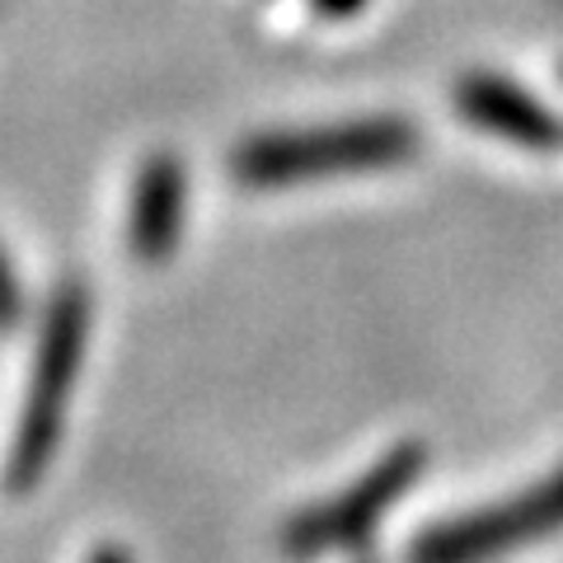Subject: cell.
I'll list each match as a JSON object with an SVG mask.
<instances>
[{
	"mask_svg": "<svg viewBox=\"0 0 563 563\" xmlns=\"http://www.w3.org/2000/svg\"><path fill=\"white\" fill-rule=\"evenodd\" d=\"M418 151V132L399 118H352L329 128H296L250 136L235 151V179L250 188H291L333 174L395 169Z\"/></svg>",
	"mask_w": 563,
	"mask_h": 563,
	"instance_id": "6da1fadb",
	"label": "cell"
},
{
	"mask_svg": "<svg viewBox=\"0 0 563 563\" xmlns=\"http://www.w3.org/2000/svg\"><path fill=\"white\" fill-rule=\"evenodd\" d=\"M85 343H90V301H85V287H62L47 306L43 339H38V352H33L20 428H14V451L5 465L10 493H33L47 474L52 455H57L66 399L76 390Z\"/></svg>",
	"mask_w": 563,
	"mask_h": 563,
	"instance_id": "7a4b0ae2",
	"label": "cell"
},
{
	"mask_svg": "<svg viewBox=\"0 0 563 563\" xmlns=\"http://www.w3.org/2000/svg\"><path fill=\"white\" fill-rule=\"evenodd\" d=\"M422 465H428V446L422 442L395 446L376 470H366L347 493L324 498V503H314L310 512L291 517L287 531H282L287 554H324V550H352V544H362L366 536L376 531V521L413 488Z\"/></svg>",
	"mask_w": 563,
	"mask_h": 563,
	"instance_id": "3957f363",
	"label": "cell"
},
{
	"mask_svg": "<svg viewBox=\"0 0 563 563\" xmlns=\"http://www.w3.org/2000/svg\"><path fill=\"white\" fill-rule=\"evenodd\" d=\"M563 526V474L531 493H517L498 507L470 512L461 521H446L418 540L413 563H479L488 554L517 550L526 540H540Z\"/></svg>",
	"mask_w": 563,
	"mask_h": 563,
	"instance_id": "277c9868",
	"label": "cell"
},
{
	"mask_svg": "<svg viewBox=\"0 0 563 563\" xmlns=\"http://www.w3.org/2000/svg\"><path fill=\"white\" fill-rule=\"evenodd\" d=\"M184 207H188V174L179 155L155 151L141 161L128 207V240L141 263H165L179 250L184 235Z\"/></svg>",
	"mask_w": 563,
	"mask_h": 563,
	"instance_id": "5b68a950",
	"label": "cell"
},
{
	"mask_svg": "<svg viewBox=\"0 0 563 563\" xmlns=\"http://www.w3.org/2000/svg\"><path fill=\"white\" fill-rule=\"evenodd\" d=\"M455 109H461L470 128H479L498 141H512V146H531V151L559 146V122L521 85L493 76V70H470L455 85Z\"/></svg>",
	"mask_w": 563,
	"mask_h": 563,
	"instance_id": "8992f818",
	"label": "cell"
},
{
	"mask_svg": "<svg viewBox=\"0 0 563 563\" xmlns=\"http://www.w3.org/2000/svg\"><path fill=\"white\" fill-rule=\"evenodd\" d=\"M310 5H314V14H320V20H357V14L366 10V5H372V0H310Z\"/></svg>",
	"mask_w": 563,
	"mask_h": 563,
	"instance_id": "52a82bcc",
	"label": "cell"
},
{
	"mask_svg": "<svg viewBox=\"0 0 563 563\" xmlns=\"http://www.w3.org/2000/svg\"><path fill=\"white\" fill-rule=\"evenodd\" d=\"M14 310H20V287H14V277L5 268V258H0V324L14 320Z\"/></svg>",
	"mask_w": 563,
	"mask_h": 563,
	"instance_id": "ba28073f",
	"label": "cell"
},
{
	"mask_svg": "<svg viewBox=\"0 0 563 563\" xmlns=\"http://www.w3.org/2000/svg\"><path fill=\"white\" fill-rule=\"evenodd\" d=\"M85 563H132V554L122 550V544H99V550L85 559Z\"/></svg>",
	"mask_w": 563,
	"mask_h": 563,
	"instance_id": "9c48e42d",
	"label": "cell"
}]
</instances>
